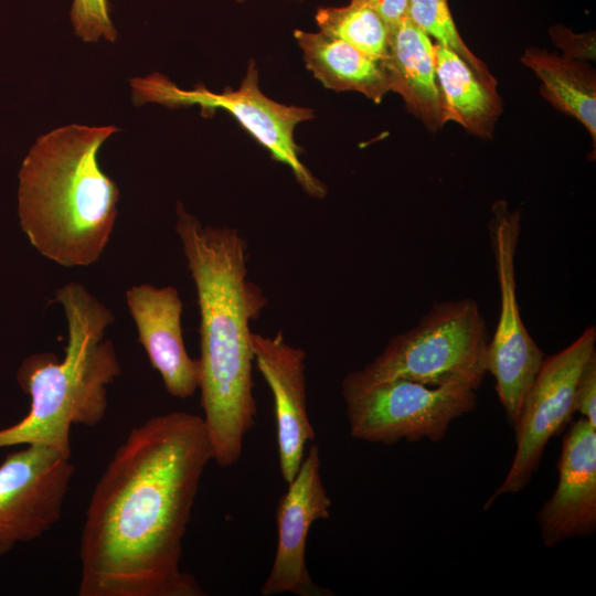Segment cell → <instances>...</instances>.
<instances>
[{"instance_id":"obj_1","label":"cell","mask_w":596,"mask_h":596,"mask_svg":"<svg viewBox=\"0 0 596 596\" xmlns=\"http://www.w3.org/2000/svg\"><path fill=\"white\" fill-rule=\"evenodd\" d=\"M212 448L202 416L135 426L96 482L79 540V596H204L181 568L183 538Z\"/></svg>"},{"instance_id":"obj_2","label":"cell","mask_w":596,"mask_h":596,"mask_svg":"<svg viewBox=\"0 0 596 596\" xmlns=\"http://www.w3.org/2000/svg\"><path fill=\"white\" fill-rule=\"evenodd\" d=\"M174 230L195 285L200 311L199 390L213 460L235 465L256 423L251 322L268 304L248 278L247 244L238 230L204 225L177 203Z\"/></svg>"},{"instance_id":"obj_3","label":"cell","mask_w":596,"mask_h":596,"mask_svg":"<svg viewBox=\"0 0 596 596\" xmlns=\"http://www.w3.org/2000/svg\"><path fill=\"white\" fill-rule=\"evenodd\" d=\"M116 126L68 125L36 139L19 171L18 213L36 251L65 267L102 256L117 217L119 189L97 153Z\"/></svg>"},{"instance_id":"obj_4","label":"cell","mask_w":596,"mask_h":596,"mask_svg":"<svg viewBox=\"0 0 596 596\" xmlns=\"http://www.w3.org/2000/svg\"><path fill=\"white\" fill-rule=\"evenodd\" d=\"M55 300L67 322L64 358L38 352L21 362L17 382L30 397V409L0 429V448L36 445L72 456L71 427H94L105 417L107 386L121 371L111 341L104 338L114 316L79 283L56 289Z\"/></svg>"},{"instance_id":"obj_5","label":"cell","mask_w":596,"mask_h":596,"mask_svg":"<svg viewBox=\"0 0 596 596\" xmlns=\"http://www.w3.org/2000/svg\"><path fill=\"white\" fill-rule=\"evenodd\" d=\"M489 331L472 298L434 304L419 322L395 334L341 387H361L404 379L428 386L464 384L478 390L488 373Z\"/></svg>"},{"instance_id":"obj_6","label":"cell","mask_w":596,"mask_h":596,"mask_svg":"<svg viewBox=\"0 0 596 596\" xmlns=\"http://www.w3.org/2000/svg\"><path fill=\"white\" fill-rule=\"evenodd\" d=\"M130 85L136 105L157 103L170 108L199 105L201 114L206 117L217 108L228 111L269 151L275 161L291 170L308 195L316 199L327 195L326 184L301 161L302 149L294 138L296 127L315 117L312 109L281 104L267 97L259 88L258 70L253 58L237 89L226 87L222 93H214L203 84L182 89L159 73L131 78Z\"/></svg>"},{"instance_id":"obj_7","label":"cell","mask_w":596,"mask_h":596,"mask_svg":"<svg viewBox=\"0 0 596 596\" xmlns=\"http://www.w3.org/2000/svg\"><path fill=\"white\" fill-rule=\"evenodd\" d=\"M476 392L464 384L428 386L404 379L341 387L351 436L383 445L439 443L455 419L477 407Z\"/></svg>"},{"instance_id":"obj_8","label":"cell","mask_w":596,"mask_h":596,"mask_svg":"<svg viewBox=\"0 0 596 596\" xmlns=\"http://www.w3.org/2000/svg\"><path fill=\"white\" fill-rule=\"evenodd\" d=\"M521 233V213L504 200L492 204L490 246L500 292V312L487 349V371L510 426L514 430L528 390L543 360V351L526 330L517 298L515 254Z\"/></svg>"},{"instance_id":"obj_9","label":"cell","mask_w":596,"mask_h":596,"mask_svg":"<svg viewBox=\"0 0 596 596\" xmlns=\"http://www.w3.org/2000/svg\"><path fill=\"white\" fill-rule=\"evenodd\" d=\"M596 327L588 326L560 352L545 356L528 390L515 429L517 449L500 486L485 502L487 510L499 497L523 490L538 470L544 449L575 413L581 373L596 354Z\"/></svg>"},{"instance_id":"obj_10","label":"cell","mask_w":596,"mask_h":596,"mask_svg":"<svg viewBox=\"0 0 596 596\" xmlns=\"http://www.w3.org/2000/svg\"><path fill=\"white\" fill-rule=\"evenodd\" d=\"M74 473L71 456L45 446L7 454L0 464V557L60 521Z\"/></svg>"},{"instance_id":"obj_11","label":"cell","mask_w":596,"mask_h":596,"mask_svg":"<svg viewBox=\"0 0 596 596\" xmlns=\"http://www.w3.org/2000/svg\"><path fill=\"white\" fill-rule=\"evenodd\" d=\"M319 447L310 445L288 482L276 511L277 545L270 571L260 587L263 596H332L312 579L306 561L311 525L330 518L331 499L321 477Z\"/></svg>"},{"instance_id":"obj_12","label":"cell","mask_w":596,"mask_h":596,"mask_svg":"<svg viewBox=\"0 0 596 596\" xmlns=\"http://www.w3.org/2000/svg\"><path fill=\"white\" fill-rule=\"evenodd\" d=\"M254 363L274 397L279 470L288 483L297 473L316 433L307 404L306 352L283 332L253 333Z\"/></svg>"},{"instance_id":"obj_13","label":"cell","mask_w":596,"mask_h":596,"mask_svg":"<svg viewBox=\"0 0 596 596\" xmlns=\"http://www.w3.org/2000/svg\"><path fill=\"white\" fill-rule=\"evenodd\" d=\"M557 470L556 488L536 515L547 547L596 531V427L582 416L563 438Z\"/></svg>"},{"instance_id":"obj_14","label":"cell","mask_w":596,"mask_h":596,"mask_svg":"<svg viewBox=\"0 0 596 596\" xmlns=\"http://www.w3.org/2000/svg\"><path fill=\"white\" fill-rule=\"evenodd\" d=\"M126 301L138 340L166 391L180 400L193 396L199 390V362L185 349L183 304L178 290L172 286L140 284L126 291Z\"/></svg>"},{"instance_id":"obj_15","label":"cell","mask_w":596,"mask_h":596,"mask_svg":"<svg viewBox=\"0 0 596 596\" xmlns=\"http://www.w3.org/2000/svg\"><path fill=\"white\" fill-rule=\"evenodd\" d=\"M390 87L406 109L430 131L447 123L432 39L406 17L390 30L389 50L381 60Z\"/></svg>"},{"instance_id":"obj_16","label":"cell","mask_w":596,"mask_h":596,"mask_svg":"<svg viewBox=\"0 0 596 596\" xmlns=\"http://www.w3.org/2000/svg\"><path fill=\"white\" fill-rule=\"evenodd\" d=\"M306 67L324 87L358 92L379 104L390 92L381 60L321 31L295 30Z\"/></svg>"},{"instance_id":"obj_17","label":"cell","mask_w":596,"mask_h":596,"mask_svg":"<svg viewBox=\"0 0 596 596\" xmlns=\"http://www.w3.org/2000/svg\"><path fill=\"white\" fill-rule=\"evenodd\" d=\"M434 49L447 121L459 124L478 138H492L502 113L497 84L483 79L453 51L438 43Z\"/></svg>"},{"instance_id":"obj_18","label":"cell","mask_w":596,"mask_h":596,"mask_svg":"<svg viewBox=\"0 0 596 596\" xmlns=\"http://www.w3.org/2000/svg\"><path fill=\"white\" fill-rule=\"evenodd\" d=\"M520 61L541 81V94L557 110L578 120L596 140V76L584 62L529 47Z\"/></svg>"},{"instance_id":"obj_19","label":"cell","mask_w":596,"mask_h":596,"mask_svg":"<svg viewBox=\"0 0 596 596\" xmlns=\"http://www.w3.org/2000/svg\"><path fill=\"white\" fill-rule=\"evenodd\" d=\"M315 20L322 33L340 39L374 58L383 60L387 54L390 29L370 6L350 1L344 7H321Z\"/></svg>"},{"instance_id":"obj_20","label":"cell","mask_w":596,"mask_h":596,"mask_svg":"<svg viewBox=\"0 0 596 596\" xmlns=\"http://www.w3.org/2000/svg\"><path fill=\"white\" fill-rule=\"evenodd\" d=\"M406 18L435 43L453 51L478 75L497 84L487 65L462 41L451 15L447 0H408Z\"/></svg>"},{"instance_id":"obj_21","label":"cell","mask_w":596,"mask_h":596,"mask_svg":"<svg viewBox=\"0 0 596 596\" xmlns=\"http://www.w3.org/2000/svg\"><path fill=\"white\" fill-rule=\"evenodd\" d=\"M109 13L108 0H74L71 21L75 33L85 42H97L102 36L114 42L117 32Z\"/></svg>"},{"instance_id":"obj_22","label":"cell","mask_w":596,"mask_h":596,"mask_svg":"<svg viewBox=\"0 0 596 596\" xmlns=\"http://www.w3.org/2000/svg\"><path fill=\"white\" fill-rule=\"evenodd\" d=\"M596 427V354L583 369L575 392V413Z\"/></svg>"},{"instance_id":"obj_23","label":"cell","mask_w":596,"mask_h":596,"mask_svg":"<svg viewBox=\"0 0 596 596\" xmlns=\"http://www.w3.org/2000/svg\"><path fill=\"white\" fill-rule=\"evenodd\" d=\"M551 35L556 45L562 47L564 55L575 60H594L595 57V35L594 32L586 34H574L570 30L556 25L551 30Z\"/></svg>"},{"instance_id":"obj_24","label":"cell","mask_w":596,"mask_h":596,"mask_svg":"<svg viewBox=\"0 0 596 596\" xmlns=\"http://www.w3.org/2000/svg\"><path fill=\"white\" fill-rule=\"evenodd\" d=\"M372 7L386 22L389 29L394 28L406 17L408 0H351Z\"/></svg>"},{"instance_id":"obj_25","label":"cell","mask_w":596,"mask_h":596,"mask_svg":"<svg viewBox=\"0 0 596 596\" xmlns=\"http://www.w3.org/2000/svg\"><path fill=\"white\" fill-rule=\"evenodd\" d=\"M238 2H243V1H246V0H236ZM295 1H302V0H295Z\"/></svg>"}]
</instances>
